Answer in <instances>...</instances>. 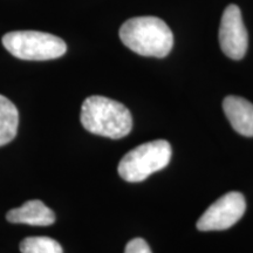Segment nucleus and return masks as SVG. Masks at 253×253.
Segmentation results:
<instances>
[{
  "label": "nucleus",
  "instance_id": "1",
  "mask_svg": "<svg viewBox=\"0 0 253 253\" xmlns=\"http://www.w3.org/2000/svg\"><path fill=\"white\" fill-rule=\"evenodd\" d=\"M80 120L87 131L113 140L125 137L132 128L131 114L125 104L100 95L84 101Z\"/></svg>",
  "mask_w": 253,
  "mask_h": 253
},
{
  "label": "nucleus",
  "instance_id": "2",
  "mask_svg": "<svg viewBox=\"0 0 253 253\" xmlns=\"http://www.w3.org/2000/svg\"><path fill=\"white\" fill-rule=\"evenodd\" d=\"M120 39L132 52L154 58H164L173 46L171 30L156 17H136L126 20L120 28Z\"/></svg>",
  "mask_w": 253,
  "mask_h": 253
},
{
  "label": "nucleus",
  "instance_id": "3",
  "mask_svg": "<svg viewBox=\"0 0 253 253\" xmlns=\"http://www.w3.org/2000/svg\"><path fill=\"white\" fill-rule=\"evenodd\" d=\"M171 154L168 141L147 142L123 156L118 167L119 175L130 183L144 181L151 173L164 169L171 160Z\"/></svg>",
  "mask_w": 253,
  "mask_h": 253
},
{
  "label": "nucleus",
  "instance_id": "4",
  "mask_svg": "<svg viewBox=\"0 0 253 253\" xmlns=\"http://www.w3.org/2000/svg\"><path fill=\"white\" fill-rule=\"evenodd\" d=\"M2 45L15 58L30 61L58 59L67 52L61 38L39 31H15L2 37Z\"/></svg>",
  "mask_w": 253,
  "mask_h": 253
},
{
  "label": "nucleus",
  "instance_id": "5",
  "mask_svg": "<svg viewBox=\"0 0 253 253\" xmlns=\"http://www.w3.org/2000/svg\"><path fill=\"white\" fill-rule=\"evenodd\" d=\"M245 210L244 196L237 191L229 192L207 209L197 221V229L199 231L227 230L240 220Z\"/></svg>",
  "mask_w": 253,
  "mask_h": 253
},
{
  "label": "nucleus",
  "instance_id": "6",
  "mask_svg": "<svg viewBox=\"0 0 253 253\" xmlns=\"http://www.w3.org/2000/svg\"><path fill=\"white\" fill-rule=\"evenodd\" d=\"M220 48L232 60H240L246 54L249 36L240 8L237 5H229L224 11L219 26Z\"/></svg>",
  "mask_w": 253,
  "mask_h": 253
},
{
  "label": "nucleus",
  "instance_id": "7",
  "mask_svg": "<svg viewBox=\"0 0 253 253\" xmlns=\"http://www.w3.org/2000/svg\"><path fill=\"white\" fill-rule=\"evenodd\" d=\"M223 109L238 134L253 137V104L240 96L230 95L223 101Z\"/></svg>",
  "mask_w": 253,
  "mask_h": 253
},
{
  "label": "nucleus",
  "instance_id": "8",
  "mask_svg": "<svg viewBox=\"0 0 253 253\" xmlns=\"http://www.w3.org/2000/svg\"><path fill=\"white\" fill-rule=\"evenodd\" d=\"M6 219L13 224H28L32 226H48L55 221V214L39 199L28 201L20 208L12 209Z\"/></svg>",
  "mask_w": 253,
  "mask_h": 253
},
{
  "label": "nucleus",
  "instance_id": "9",
  "mask_svg": "<svg viewBox=\"0 0 253 253\" xmlns=\"http://www.w3.org/2000/svg\"><path fill=\"white\" fill-rule=\"evenodd\" d=\"M19 112L12 101L0 95V147L13 141L18 131Z\"/></svg>",
  "mask_w": 253,
  "mask_h": 253
},
{
  "label": "nucleus",
  "instance_id": "10",
  "mask_svg": "<svg viewBox=\"0 0 253 253\" xmlns=\"http://www.w3.org/2000/svg\"><path fill=\"white\" fill-rule=\"evenodd\" d=\"M21 253H63L61 245L49 237H27L20 243Z\"/></svg>",
  "mask_w": 253,
  "mask_h": 253
},
{
  "label": "nucleus",
  "instance_id": "11",
  "mask_svg": "<svg viewBox=\"0 0 253 253\" xmlns=\"http://www.w3.org/2000/svg\"><path fill=\"white\" fill-rule=\"evenodd\" d=\"M125 253H153L148 243L142 238L130 240L126 246Z\"/></svg>",
  "mask_w": 253,
  "mask_h": 253
}]
</instances>
